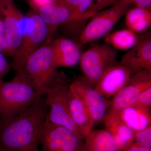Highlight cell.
I'll return each mask as SVG.
<instances>
[{"mask_svg":"<svg viewBox=\"0 0 151 151\" xmlns=\"http://www.w3.org/2000/svg\"><path fill=\"white\" fill-rule=\"evenodd\" d=\"M48 108L43 97L9 122L0 124V151H41V137Z\"/></svg>","mask_w":151,"mask_h":151,"instance_id":"6da1fadb","label":"cell"},{"mask_svg":"<svg viewBox=\"0 0 151 151\" xmlns=\"http://www.w3.org/2000/svg\"><path fill=\"white\" fill-rule=\"evenodd\" d=\"M40 96L22 72L10 81H0V124L10 121Z\"/></svg>","mask_w":151,"mask_h":151,"instance_id":"7a4b0ae2","label":"cell"},{"mask_svg":"<svg viewBox=\"0 0 151 151\" xmlns=\"http://www.w3.org/2000/svg\"><path fill=\"white\" fill-rule=\"evenodd\" d=\"M50 43L45 42L35 51L20 72L43 97L47 87L59 76L53 62Z\"/></svg>","mask_w":151,"mask_h":151,"instance_id":"3957f363","label":"cell"},{"mask_svg":"<svg viewBox=\"0 0 151 151\" xmlns=\"http://www.w3.org/2000/svg\"><path fill=\"white\" fill-rule=\"evenodd\" d=\"M69 86L59 76L45 90V99L48 108L47 118L52 124L66 127L83 139L70 116Z\"/></svg>","mask_w":151,"mask_h":151,"instance_id":"277c9868","label":"cell"},{"mask_svg":"<svg viewBox=\"0 0 151 151\" xmlns=\"http://www.w3.org/2000/svg\"><path fill=\"white\" fill-rule=\"evenodd\" d=\"M25 20L26 27L21 42L12 63V67L16 73L22 71L28 58L48 36V28L37 13L30 14Z\"/></svg>","mask_w":151,"mask_h":151,"instance_id":"5b68a950","label":"cell"},{"mask_svg":"<svg viewBox=\"0 0 151 151\" xmlns=\"http://www.w3.org/2000/svg\"><path fill=\"white\" fill-rule=\"evenodd\" d=\"M130 5L118 0L115 5L96 13L91 18L79 37V46L106 36L125 16Z\"/></svg>","mask_w":151,"mask_h":151,"instance_id":"8992f818","label":"cell"},{"mask_svg":"<svg viewBox=\"0 0 151 151\" xmlns=\"http://www.w3.org/2000/svg\"><path fill=\"white\" fill-rule=\"evenodd\" d=\"M117 53L106 43L91 47L81 54L79 61L84 76L95 86L107 69L118 64Z\"/></svg>","mask_w":151,"mask_h":151,"instance_id":"52a82bcc","label":"cell"},{"mask_svg":"<svg viewBox=\"0 0 151 151\" xmlns=\"http://www.w3.org/2000/svg\"><path fill=\"white\" fill-rule=\"evenodd\" d=\"M40 145L43 151H84V142L66 127L50 122L47 116Z\"/></svg>","mask_w":151,"mask_h":151,"instance_id":"ba28073f","label":"cell"},{"mask_svg":"<svg viewBox=\"0 0 151 151\" xmlns=\"http://www.w3.org/2000/svg\"><path fill=\"white\" fill-rule=\"evenodd\" d=\"M0 13L3 17L8 55L13 57L21 42L24 16L13 0H0Z\"/></svg>","mask_w":151,"mask_h":151,"instance_id":"9c48e42d","label":"cell"},{"mask_svg":"<svg viewBox=\"0 0 151 151\" xmlns=\"http://www.w3.org/2000/svg\"><path fill=\"white\" fill-rule=\"evenodd\" d=\"M86 106L93 126L103 121L109 103L84 76L76 78L72 83Z\"/></svg>","mask_w":151,"mask_h":151,"instance_id":"30bf717a","label":"cell"},{"mask_svg":"<svg viewBox=\"0 0 151 151\" xmlns=\"http://www.w3.org/2000/svg\"><path fill=\"white\" fill-rule=\"evenodd\" d=\"M151 87V70H142L133 74L127 84L113 97L110 110L118 112L133 105L143 91Z\"/></svg>","mask_w":151,"mask_h":151,"instance_id":"8fae6325","label":"cell"},{"mask_svg":"<svg viewBox=\"0 0 151 151\" xmlns=\"http://www.w3.org/2000/svg\"><path fill=\"white\" fill-rule=\"evenodd\" d=\"M37 12L48 28V37L45 41L48 42H51L53 33L61 25L69 22L80 21L88 19L66 6L55 1L42 7Z\"/></svg>","mask_w":151,"mask_h":151,"instance_id":"7c38bea8","label":"cell"},{"mask_svg":"<svg viewBox=\"0 0 151 151\" xmlns=\"http://www.w3.org/2000/svg\"><path fill=\"white\" fill-rule=\"evenodd\" d=\"M119 63L133 74L141 70H151L150 32L140 35L137 43L122 56Z\"/></svg>","mask_w":151,"mask_h":151,"instance_id":"4fadbf2b","label":"cell"},{"mask_svg":"<svg viewBox=\"0 0 151 151\" xmlns=\"http://www.w3.org/2000/svg\"><path fill=\"white\" fill-rule=\"evenodd\" d=\"M132 75L127 68L119 63L107 69L94 87L105 98L113 97L127 84Z\"/></svg>","mask_w":151,"mask_h":151,"instance_id":"5bb4252c","label":"cell"},{"mask_svg":"<svg viewBox=\"0 0 151 151\" xmlns=\"http://www.w3.org/2000/svg\"><path fill=\"white\" fill-rule=\"evenodd\" d=\"M55 68L73 67L79 63L80 46L72 40L60 38L50 44Z\"/></svg>","mask_w":151,"mask_h":151,"instance_id":"9a60e30c","label":"cell"},{"mask_svg":"<svg viewBox=\"0 0 151 151\" xmlns=\"http://www.w3.org/2000/svg\"><path fill=\"white\" fill-rule=\"evenodd\" d=\"M68 105L71 118L84 139L92 131L94 126L83 100L71 84L68 90Z\"/></svg>","mask_w":151,"mask_h":151,"instance_id":"2e32d148","label":"cell"},{"mask_svg":"<svg viewBox=\"0 0 151 151\" xmlns=\"http://www.w3.org/2000/svg\"><path fill=\"white\" fill-rule=\"evenodd\" d=\"M103 121L105 129L112 135L119 151L134 143V132L122 122L116 112L109 110Z\"/></svg>","mask_w":151,"mask_h":151,"instance_id":"e0dca14e","label":"cell"},{"mask_svg":"<svg viewBox=\"0 0 151 151\" xmlns=\"http://www.w3.org/2000/svg\"><path fill=\"white\" fill-rule=\"evenodd\" d=\"M116 113L122 122L133 132L144 129L151 125L150 108L132 105Z\"/></svg>","mask_w":151,"mask_h":151,"instance_id":"ac0fdd59","label":"cell"},{"mask_svg":"<svg viewBox=\"0 0 151 151\" xmlns=\"http://www.w3.org/2000/svg\"><path fill=\"white\" fill-rule=\"evenodd\" d=\"M84 139V151H120L107 130H92Z\"/></svg>","mask_w":151,"mask_h":151,"instance_id":"d6986e66","label":"cell"},{"mask_svg":"<svg viewBox=\"0 0 151 151\" xmlns=\"http://www.w3.org/2000/svg\"><path fill=\"white\" fill-rule=\"evenodd\" d=\"M125 23L127 28L138 35L147 32L151 26V11L134 6L126 13Z\"/></svg>","mask_w":151,"mask_h":151,"instance_id":"ffe728a7","label":"cell"},{"mask_svg":"<svg viewBox=\"0 0 151 151\" xmlns=\"http://www.w3.org/2000/svg\"><path fill=\"white\" fill-rule=\"evenodd\" d=\"M139 36L131 29H125L108 34L104 38V41L117 50H127L136 44Z\"/></svg>","mask_w":151,"mask_h":151,"instance_id":"44dd1931","label":"cell"},{"mask_svg":"<svg viewBox=\"0 0 151 151\" xmlns=\"http://www.w3.org/2000/svg\"><path fill=\"white\" fill-rule=\"evenodd\" d=\"M54 1L66 6L76 12L91 18L95 14L89 11V0H55Z\"/></svg>","mask_w":151,"mask_h":151,"instance_id":"7402d4cb","label":"cell"},{"mask_svg":"<svg viewBox=\"0 0 151 151\" xmlns=\"http://www.w3.org/2000/svg\"><path fill=\"white\" fill-rule=\"evenodd\" d=\"M134 143L142 147L151 148V125L144 129L134 132Z\"/></svg>","mask_w":151,"mask_h":151,"instance_id":"603a6c76","label":"cell"},{"mask_svg":"<svg viewBox=\"0 0 151 151\" xmlns=\"http://www.w3.org/2000/svg\"><path fill=\"white\" fill-rule=\"evenodd\" d=\"M118 0H89V11L95 14L107 7H111L118 2Z\"/></svg>","mask_w":151,"mask_h":151,"instance_id":"cb8c5ba5","label":"cell"},{"mask_svg":"<svg viewBox=\"0 0 151 151\" xmlns=\"http://www.w3.org/2000/svg\"><path fill=\"white\" fill-rule=\"evenodd\" d=\"M133 105L145 108H151V87L143 91L138 96Z\"/></svg>","mask_w":151,"mask_h":151,"instance_id":"d4e9b609","label":"cell"},{"mask_svg":"<svg viewBox=\"0 0 151 151\" xmlns=\"http://www.w3.org/2000/svg\"><path fill=\"white\" fill-rule=\"evenodd\" d=\"M0 50L5 55H8L7 46L6 43L4 27L2 16L0 13Z\"/></svg>","mask_w":151,"mask_h":151,"instance_id":"484cf974","label":"cell"},{"mask_svg":"<svg viewBox=\"0 0 151 151\" xmlns=\"http://www.w3.org/2000/svg\"><path fill=\"white\" fill-rule=\"evenodd\" d=\"M10 66L8 62L6 59L5 55L0 50V81L9 71Z\"/></svg>","mask_w":151,"mask_h":151,"instance_id":"4316f807","label":"cell"},{"mask_svg":"<svg viewBox=\"0 0 151 151\" xmlns=\"http://www.w3.org/2000/svg\"><path fill=\"white\" fill-rule=\"evenodd\" d=\"M134 6L139 7L151 11V0H119Z\"/></svg>","mask_w":151,"mask_h":151,"instance_id":"83f0119b","label":"cell"},{"mask_svg":"<svg viewBox=\"0 0 151 151\" xmlns=\"http://www.w3.org/2000/svg\"><path fill=\"white\" fill-rule=\"evenodd\" d=\"M29 1L31 6L37 11L42 7L53 3L55 0H29Z\"/></svg>","mask_w":151,"mask_h":151,"instance_id":"f1b7e54d","label":"cell"},{"mask_svg":"<svg viewBox=\"0 0 151 151\" xmlns=\"http://www.w3.org/2000/svg\"><path fill=\"white\" fill-rule=\"evenodd\" d=\"M122 151H151V148L142 147L133 143Z\"/></svg>","mask_w":151,"mask_h":151,"instance_id":"f546056e","label":"cell"}]
</instances>
